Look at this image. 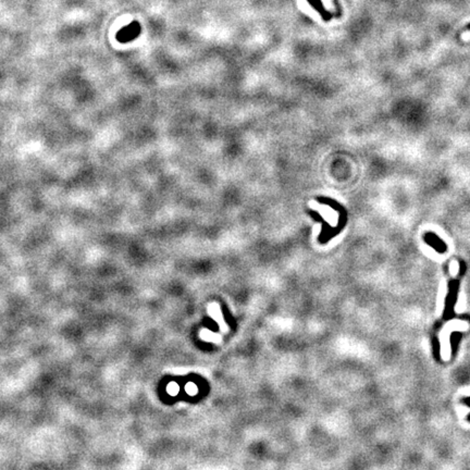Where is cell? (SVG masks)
I'll return each instance as SVG.
<instances>
[{
  "mask_svg": "<svg viewBox=\"0 0 470 470\" xmlns=\"http://www.w3.org/2000/svg\"><path fill=\"white\" fill-rule=\"evenodd\" d=\"M141 24L139 22H132L129 25L124 26L123 29L120 30L117 33V40L120 43H129L134 41L135 38H138L141 34Z\"/></svg>",
  "mask_w": 470,
  "mask_h": 470,
  "instance_id": "1",
  "label": "cell"
},
{
  "mask_svg": "<svg viewBox=\"0 0 470 470\" xmlns=\"http://www.w3.org/2000/svg\"><path fill=\"white\" fill-rule=\"evenodd\" d=\"M307 1L311 5V7H313L317 11V12L320 13V15L322 16V19H324L325 21H329L332 18L331 13L328 12V11L325 9L321 0H307Z\"/></svg>",
  "mask_w": 470,
  "mask_h": 470,
  "instance_id": "2",
  "label": "cell"
},
{
  "mask_svg": "<svg viewBox=\"0 0 470 470\" xmlns=\"http://www.w3.org/2000/svg\"><path fill=\"white\" fill-rule=\"evenodd\" d=\"M467 29H469V30H470V24H468V25H467Z\"/></svg>",
  "mask_w": 470,
  "mask_h": 470,
  "instance_id": "3",
  "label": "cell"
}]
</instances>
